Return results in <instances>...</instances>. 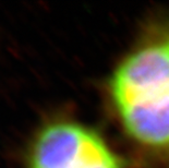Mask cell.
<instances>
[{
  "label": "cell",
  "mask_w": 169,
  "mask_h": 168,
  "mask_svg": "<svg viewBox=\"0 0 169 168\" xmlns=\"http://www.w3.org/2000/svg\"><path fill=\"white\" fill-rule=\"evenodd\" d=\"M26 168H124V165L96 130L75 120L56 119L35 133Z\"/></svg>",
  "instance_id": "obj_2"
},
{
  "label": "cell",
  "mask_w": 169,
  "mask_h": 168,
  "mask_svg": "<svg viewBox=\"0 0 169 168\" xmlns=\"http://www.w3.org/2000/svg\"><path fill=\"white\" fill-rule=\"evenodd\" d=\"M107 95L127 139L169 162V19L144 30L113 68Z\"/></svg>",
  "instance_id": "obj_1"
}]
</instances>
